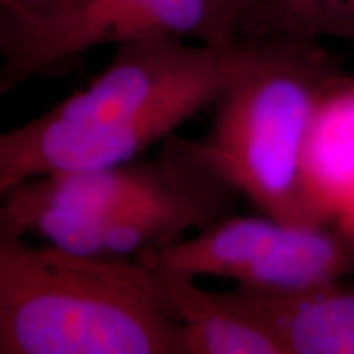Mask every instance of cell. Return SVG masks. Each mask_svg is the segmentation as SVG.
Returning <instances> with one entry per match:
<instances>
[{
	"mask_svg": "<svg viewBox=\"0 0 354 354\" xmlns=\"http://www.w3.org/2000/svg\"><path fill=\"white\" fill-rule=\"evenodd\" d=\"M215 294L264 326L284 354H354V287L343 281L302 292L236 286Z\"/></svg>",
	"mask_w": 354,
	"mask_h": 354,
	"instance_id": "obj_6",
	"label": "cell"
},
{
	"mask_svg": "<svg viewBox=\"0 0 354 354\" xmlns=\"http://www.w3.org/2000/svg\"><path fill=\"white\" fill-rule=\"evenodd\" d=\"M271 35L354 41V0H240L238 38Z\"/></svg>",
	"mask_w": 354,
	"mask_h": 354,
	"instance_id": "obj_9",
	"label": "cell"
},
{
	"mask_svg": "<svg viewBox=\"0 0 354 354\" xmlns=\"http://www.w3.org/2000/svg\"><path fill=\"white\" fill-rule=\"evenodd\" d=\"M233 46L172 37L117 44L86 88L0 136V194L39 176L136 159L218 100Z\"/></svg>",
	"mask_w": 354,
	"mask_h": 354,
	"instance_id": "obj_1",
	"label": "cell"
},
{
	"mask_svg": "<svg viewBox=\"0 0 354 354\" xmlns=\"http://www.w3.org/2000/svg\"><path fill=\"white\" fill-rule=\"evenodd\" d=\"M0 354H184V326L133 258L0 236Z\"/></svg>",
	"mask_w": 354,
	"mask_h": 354,
	"instance_id": "obj_3",
	"label": "cell"
},
{
	"mask_svg": "<svg viewBox=\"0 0 354 354\" xmlns=\"http://www.w3.org/2000/svg\"><path fill=\"white\" fill-rule=\"evenodd\" d=\"M343 77L320 39L271 35L234 41L232 73L201 143L269 218L294 227L333 220L310 187L307 151L322 105Z\"/></svg>",
	"mask_w": 354,
	"mask_h": 354,
	"instance_id": "obj_2",
	"label": "cell"
},
{
	"mask_svg": "<svg viewBox=\"0 0 354 354\" xmlns=\"http://www.w3.org/2000/svg\"><path fill=\"white\" fill-rule=\"evenodd\" d=\"M238 189L209 156L207 162L161 196L100 218L39 212L0 232V236L38 234L50 245L92 258H135L180 241L190 230L210 228L234 215Z\"/></svg>",
	"mask_w": 354,
	"mask_h": 354,
	"instance_id": "obj_5",
	"label": "cell"
},
{
	"mask_svg": "<svg viewBox=\"0 0 354 354\" xmlns=\"http://www.w3.org/2000/svg\"><path fill=\"white\" fill-rule=\"evenodd\" d=\"M238 24L240 0H66L38 19L0 26V92L102 44L143 37L228 44Z\"/></svg>",
	"mask_w": 354,
	"mask_h": 354,
	"instance_id": "obj_4",
	"label": "cell"
},
{
	"mask_svg": "<svg viewBox=\"0 0 354 354\" xmlns=\"http://www.w3.org/2000/svg\"><path fill=\"white\" fill-rule=\"evenodd\" d=\"M154 276L184 326V354H284L264 326L225 307L215 292L192 279Z\"/></svg>",
	"mask_w": 354,
	"mask_h": 354,
	"instance_id": "obj_7",
	"label": "cell"
},
{
	"mask_svg": "<svg viewBox=\"0 0 354 354\" xmlns=\"http://www.w3.org/2000/svg\"><path fill=\"white\" fill-rule=\"evenodd\" d=\"M310 187L331 218L354 212V77L339 81L318 113L307 151Z\"/></svg>",
	"mask_w": 354,
	"mask_h": 354,
	"instance_id": "obj_8",
	"label": "cell"
}]
</instances>
